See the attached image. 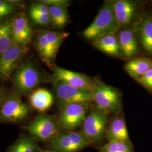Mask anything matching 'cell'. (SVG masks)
Instances as JSON below:
<instances>
[{
	"mask_svg": "<svg viewBox=\"0 0 152 152\" xmlns=\"http://www.w3.org/2000/svg\"><path fill=\"white\" fill-rule=\"evenodd\" d=\"M120 28L114 15L113 2L106 1L92 23L83 32V36L94 41L104 35L115 33Z\"/></svg>",
	"mask_w": 152,
	"mask_h": 152,
	"instance_id": "cell-1",
	"label": "cell"
},
{
	"mask_svg": "<svg viewBox=\"0 0 152 152\" xmlns=\"http://www.w3.org/2000/svg\"><path fill=\"white\" fill-rule=\"evenodd\" d=\"M95 89L93 94V102L97 108L108 113H119L121 109L120 92L114 87L95 79Z\"/></svg>",
	"mask_w": 152,
	"mask_h": 152,
	"instance_id": "cell-2",
	"label": "cell"
},
{
	"mask_svg": "<svg viewBox=\"0 0 152 152\" xmlns=\"http://www.w3.org/2000/svg\"><path fill=\"white\" fill-rule=\"evenodd\" d=\"M107 113L97 108L86 115L82 125L81 132L90 143L102 139L107 122Z\"/></svg>",
	"mask_w": 152,
	"mask_h": 152,
	"instance_id": "cell-3",
	"label": "cell"
},
{
	"mask_svg": "<svg viewBox=\"0 0 152 152\" xmlns=\"http://www.w3.org/2000/svg\"><path fill=\"white\" fill-rule=\"evenodd\" d=\"M88 103L68 104L61 107L59 127L65 131H73L83 124L86 117Z\"/></svg>",
	"mask_w": 152,
	"mask_h": 152,
	"instance_id": "cell-4",
	"label": "cell"
},
{
	"mask_svg": "<svg viewBox=\"0 0 152 152\" xmlns=\"http://www.w3.org/2000/svg\"><path fill=\"white\" fill-rule=\"evenodd\" d=\"M53 86L56 98L61 107L71 104L88 103L93 102L92 92L71 86L55 80L53 82Z\"/></svg>",
	"mask_w": 152,
	"mask_h": 152,
	"instance_id": "cell-5",
	"label": "cell"
},
{
	"mask_svg": "<svg viewBox=\"0 0 152 152\" xmlns=\"http://www.w3.org/2000/svg\"><path fill=\"white\" fill-rule=\"evenodd\" d=\"M89 144L81 132L65 131L55 136L51 147L57 152H78Z\"/></svg>",
	"mask_w": 152,
	"mask_h": 152,
	"instance_id": "cell-6",
	"label": "cell"
},
{
	"mask_svg": "<svg viewBox=\"0 0 152 152\" xmlns=\"http://www.w3.org/2000/svg\"><path fill=\"white\" fill-rule=\"evenodd\" d=\"M41 80L40 72L31 63H26L20 65L14 76L15 87L23 93L32 91L38 86Z\"/></svg>",
	"mask_w": 152,
	"mask_h": 152,
	"instance_id": "cell-7",
	"label": "cell"
},
{
	"mask_svg": "<svg viewBox=\"0 0 152 152\" xmlns=\"http://www.w3.org/2000/svg\"><path fill=\"white\" fill-rule=\"evenodd\" d=\"M26 129L37 139L47 141L56 135L59 126L53 117L39 115L28 125Z\"/></svg>",
	"mask_w": 152,
	"mask_h": 152,
	"instance_id": "cell-8",
	"label": "cell"
},
{
	"mask_svg": "<svg viewBox=\"0 0 152 152\" xmlns=\"http://www.w3.org/2000/svg\"><path fill=\"white\" fill-rule=\"evenodd\" d=\"M54 77L55 80L92 93L95 89V80H92L86 75L78 72L55 66Z\"/></svg>",
	"mask_w": 152,
	"mask_h": 152,
	"instance_id": "cell-9",
	"label": "cell"
},
{
	"mask_svg": "<svg viewBox=\"0 0 152 152\" xmlns=\"http://www.w3.org/2000/svg\"><path fill=\"white\" fill-rule=\"evenodd\" d=\"M29 109L27 105L24 103L17 96H12L4 102L0 109L1 119L6 122H18L27 117Z\"/></svg>",
	"mask_w": 152,
	"mask_h": 152,
	"instance_id": "cell-10",
	"label": "cell"
},
{
	"mask_svg": "<svg viewBox=\"0 0 152 152\" xmlns=\"http://www.w3.org/2000/svg\"><path fill=\"white\" fill-rule=\"evenodd\" d=\"M27 49L25 46L15 44L0 55V76L4 79L10 77Z\"/></svg>",
	"mask_w": 152,
	"mask_h": 152,
	"instance_id": "cell-11",
	"label": "cell"
},
{
	"mask_svg": "<svg viewBox=\"0 0 152 152\" xmlns=\"http://www.w3.org/2000/svg\"><path fill=\"white\" fill-rule=\"evenodd\" d=\"M10 22L14 43L25 46L29 44L32 38L33 29L26 15L19 14Z\"/></svg>",
	"mask_w": 152,
	"mask_h": 152,
	"instance_id": "cell-12",
	"label": "cell"
},
{
	"mask_svg": "<svg viewBox=\"0 0 152 152\" xmlns=\"http://www.w3.org/2000/svg\"><path fill=\"white\" fill-rule=\"evenodd\" d=\"M113 2L114 15L121 27L131 22L135 10V6L131 1L118 0Z\"/></svg>",
	"mask_w": 152,
	"mask_h": 152,
	"instance_id": "cell-13",
	"label": "cell"
},
{
	"mask_svg": "<svg viewBox=\"0 0 152 152\" xmlns=\"http://www.w3.org/2000/svg\"><path fill=\"white\" fill-rule=\"evenodd\" d=\"M29 102L35 110L44 112L52 106L54 102V97L48 90L40 88L32 92L29 96Z\"/></svg>",
	"mask_w": 152,
	"mask_h": 152,
	"instance_id": "cell-14",
	"label": "cell"
},
{
	"mask_svg": "<svg viewBox=\"0 0 152 152\" xmlns=\"http://www.w3.org/2000/svg\"><path fill=\"white\" fill-rule=\"evenodd\" d=\"M36 48L41 58L48 65H51L59 51L46 37L44 31L40 32L37 35Z\"/></svg>",
	"mask_w": 152,
	"mask_h": 152,
	"instance_id": "cell-15",
	"label": "cell"
},
{
	"mask_svg": "<svg viewBox=\"0 0 152 152\" xmlns=\"http://www.w3.org/2000/svg\"><path fill=\"white\" fill-rule=\"evenodd\" d=\"M107 137L109 141L128 142L129 136L125 120L121 117H116L112 120L107 132Z\"/></svg>",
	"mask_w": 152,
	"mask_h": 152,
	"instance_id": "cell-16",
	"label": "cell"
},
{
	"mask_svg": "<svg viewBox=\"0 0 152 152\" xmlns=\"http://www.w3.org/2000/svg\"><path fill=\"white\" fill-rule=\"evenodd\" d=\"M120 51L125 56L130 58L137 53V45L133 32L129 29L122 30L118 37Z\"/></svg>",
	"mask_w": 152,
	"mask_h": 152,
	"instance_id": "cell-17",
	"label": "cell"
},
{
	"mask_svg": "<svg viewBox=\"0 0 152 152\" xmlns=\"http://www.w3.org/2000/svg\"><path fill=\"white\" fill-rule=\"evenodd\" d=\"M95 47L107 54L118 55L120 52L118 37L115 33L103 36L94 41Z\"/></svg>",
	"mask_w": 152,
	"mask_h": 152,
	"instance_id": "cell-18",
	"label": "cell"
},
{
	"mask_svg": "<svg viewBox=\"0 0 152 152\" xmlns=\"http://www.w3.org/2000/svg\"><path fill=\"white\" fill-rule=\"evenodd\" d=\"M152 68V60L147 58H136L131 60L125 66V71L136 80Z\"/></svg>",
	"mask_w": 152,
	"mask_h": 152,
	"instance_id": "cell-19",
	"label": "cell"
},
{
	"mask_svg": "<svg viewBox=\"0 0 152 152\" xmlns=\"http://www.w3.org/2000/svg\"><path fill=\"white\" fill-rule=\"evenodd\" d=\"M141 44L149 54H152V17L144 19L140 28Z\"/></svg>",
	"mask_w": 152,
	"mask_h": 152,
	"instance_id": "cell-20",
	"label": "cell"
},
{
	"mask_svg": "<svg viewBox=\"0 0 152 152\" xmlns=\"http://www.w3.org/2000/svg\"><path fill=\"white\" fill-rule=\"evenodd\" d=\"M11 22L0 23V55L14 45Z\"/></svg>",
	"mask_w": 152,
	"mask_h": 152,
	"instance_id": "cell-21",
	"label": "cell"
},
{
	"mask_svg": "<svg viewBox=\"0 0 152 152\" xmlns=\"http://www.w3.org/2000/svg\"><path fill=\"white\" fill-rule=\"evenodd\" d=\"M49 14L52 24L55 27L63 28L68 21L66 8L55 6H49Z\"/></svg>",
	"mask_w": 152,
	"mask_h": 152,
	"instance_id": "cell-22",
	"label": "cell"
},
{
	"mask_svg": "<svg viewBox=\"0 0 152 152\" xmlns=\"http://www.w3.org/2000/svg\"><path fill=\"white\" fill-rule=\"evenodd\" d=\"M100 152H134L129 142L110 141L100 149Z\"/></svg>",
	"mask_w": 152,
	"mask_h": 152,
	"instance_id": "cell-23",
	"label": "cell"
},
{
	"mask_svg": "<svg viewBox=\"0 0 152 152\" xmlns=\"http://www.w3.org/2000/svg\"><path fill=\"white\" fill-rule=\"evenodd\" d=\"M29 15L33 22L39 26H46L51 22L50 14H42L36 12L29 11Z\"/></svg>",
	"mask_w": 152,
	"mask_h": 152,
	"instance_id": "cell-24",
	"label": "cell"
},
{
	"mask_svg": "<svg viewBox=\"0 0 152 152\" xmlns=\"http://www.w3.org/2000/svg\"><path fill=\"white\" fill-rule=\"evenodd\" d=\"M15 6L8 1L0 0V19L12 13L15 10Z\"/></svg>",
	"mask_w": 152,
	"mask_h": 152,
	"instance_id": "cell-25",
	"label": "cell"
},
{
	"mask_svg": "<svg viewBox=\"0 0 152 152\" xmlns=\"http://www.w3.org/2000/svg\"><path fill=\"white\" fill-rule=\"evenodd\" d=\"M137 81L144 87L152 91V68Z\"/></svg>",
	"mask_w": 152,
	"mask_h": 152,
	"instance_id": "cell-26",
	"label": "cell"
},
{
	"mask_svg": "<svg viewBox=\"0 0 152 152\" xmlns=\"http://www.w3.org/2000/svg\"><path fill=\"white\" fill-rule=\"evenodd\" d=\"M37 145L35 142L28 137H24V142L22 152H36Z\"/></svg>",
	"mask_w": 152,
	"mask_h": 152,
	"instance_id": "cell-27",
	"label": "cell"
},
{
	"mask_svg": "<svg viewBox=\"0 0 152 152\" xmlns=\"http://www.w3.org/2000/svg\"><path fill=\"white\" fill-rule=\"evenodd\" d=\"M41 2L48 6H55L66 8L70 5L71 2L68 0H42Z\"/></svg>",
	"mask_w": 152,
	"mask_h": 152,
	"instance_id": "cell-28",
	"label": "cell"
},
{
	"mask_svg": "<svg viewBox=\"0 0 152 152\" xmlns=\"http://www.w3.org/2000/svg\"><path fill=\"white\" fill-rule=\"evenodd\" d=\"M24 142V137L19 139L10 149L9 152H22Z\"/></svg>",
	"mask_w": 152,
	"mask_h": 152,
	"instance_id": "cell-29",
	"label": "cell"
},
{
	"mask_svg": "<svg viewBox=\"0 0 152 152\" xmlns=\"http://www.w3.org/2000/svg\"><path fill=\"white\" fill-rule=\"evenodd\" d=\"M2 103H3V95L2 92L0 91V107L1 106Z\"/></svg>",
	"mask_w": 152,
	"mask_h": 152,
	"instance_id": "cell-30",
	"label": "cell"
}]
</instances>
